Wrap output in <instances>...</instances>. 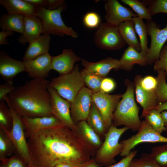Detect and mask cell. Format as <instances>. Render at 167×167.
I'll return each instance as SVG.
<instances>
[{
    "label": "cell",
    "instance_id": "35",
    "mask_svg": "<svg viewBox=\"0 0 167 167\" xmlns=\"http://www.w3.org/2000/svg\"><path fill=\"white\" fill-rule=\"evenodd\" d=\"M150 154L159 167H167V143L153 148Z\"/></svg>",
    "mask_w": 167,
    "mask_h": 167
},
{
    "label": "cell",
    "instance_id": "41",
    "mask_svg": "<svg viewBox=\"0 0 167 167\" xmlns=\"http://www.w3.org/2000/svg\"><path fill=\"white\" fill-rule=\"evenodd\" d=\"M154 64L155 71L162 69L167 76V44L164 45L160 52L159 59L155 61Z\"/></svg>",
    "mask_w": 167,
    "mask_h": 167
},
{
    "label": "cell",
    "instance_id": "13",
    "mask_svg": "<svg viewBox=\"0 0 167 167\" xmlns=\"http://www.w3.org/2000/svg\"><path fill=\"white\" fill-rule=\"evenodd\" d=\"M93 93L84 86L71 103V115L74 122L87 120L92 102Z\"/></svg>",
    "mask_w": 167,
    "mask_h": 167
},
{
    "label": "cell",
    "instance_id": "49",
    "mask_svg": "<svg viewBox=\"0 0 167 167\" xmlns=\"http://www.w3.org/2000/svg\"><path fill=\"white\" fill-rule=\"evenodd\" d=\"M102 166H103L96 161L95 158H92L77 167H102Z\"/></svg>",
    "mask_w": 167,
    "mask_h": 167
},
{
    "label": "cell",
    "instance_id": "46",
    "mask_svg": "<svg viewBox=\"0 0 167 167\" xmlns=\"http://www.w3.org/2000/svg\"><path fill=\"white\" fill-rule=\"evenodd\" d=\"M48 7L47 9L54 10L58 9L61 6L64 5L63 0H47Z\"/></svg>",
    "mask_w": 167,
    "mask_h": 167
},
{
    "label": "cell",
    "instance_id": "48",
    "mask_svg": "<svg viewBox=\"0 0 167 167\" xmlns=\"http://www.w3.org/2000/svg\"><path fill=\"white\" fill-rule=\"evenodd\" d=\"M32 5L38 8L42 7L47 9L48 7L47 0H25Z\"/></svg>",
    "mask_w": 167,
    "mask_h": 167
},
{
    "label": "cell",
    "instance_id": "27",
    "mask_svg": "<svg viewBox=\"0 0 167 167\" xmlns=\"http://www.w3.org/2000/svg\"><path fill=\"white\" fill-rule=\"evenodd\" d=\"M118 26L121 35L126 44L140 52V42L136 36L134 21L132 19L127 20L121 23Z\"/></svg>",
    "mask_w": 167,
    "mask_h": 167
},
{
    "label": "cell",
    "instance_id": "22",
    "mask_svg": "<svg viewBox=\"0 0 167 167\" xmlns=\"http://www.w3.org/2000/svg\"><path fill=\"white\" fill-rule=\"evenodd\" d=\"M42 21L38 16L24 17L23 32L18 37V42L25 45L36 39L43 33Z\"/></svg>",
    "mask_w": 167,
    "mask_h": 167
},
{
    "label": "cell",
    "instance_id": "39",
    "mask_svg": "<svg viewBox=\"0 0 167 167\" xmlns=\"http://www.w3.org/2000/svg\"><path fill=\"white\" fill-rule=\"evenodd\" d=\"M84 25L89 28H97L100 25L101 18L96 12L91 11L86 13L83 18Z\"/></svg>",
    "mask_w": 167,
    "mask_h": 167
},
{
    "label": "cell",
    "instance_id": "42",
    "mask_svg": "<svg viewBox=\"0 0 167 167\" xmlns=\"http://www.w3.org/2000/svg\"><path fill=\"white\" fill-rule=\"evenodd\" d=\"M140 84L144 89L149 91H155L157 82L156 78L152 76L147 75L143 77L141 76Z\"/></svg>",
    "mask_w": 167,
    "mask_h": 167
},
{
    "label": "cell",
    "instance_id": "9",
    "mask_svg": "<svg viewBox=\"0 0 167 167\" xmlns=\"http://www.w3.org/2000/svg\"><path fill=\"white\" fill-rule=\"evenodd\" d=\"M8 106L12 118V127L9 131L3 130L8 135L13 142L15 148L16 154L21 157L29 167H33L21 118L10 107Z\"/></svg>",
    "mask_w": 167,
    "mask_h": 167
},
{
    "label": "cell",
    "instance_id": "37",
    "mask_svg": "<svg viewBox=\"0 0 167 167\" xmlns=\"http://www.w3.org/2000/svg\"><path fill=\"white\" fill-rule=\"evenodd\" d=\"M148 11L152 16L157 13L167 14V0H143Z\"/></svg>",
    "mask_w": 167,
    "mask_h": 167
},
{
    "label": "cell",
    "instance_id": "4",
    "mask_svg": "<svg viewBox=\"0 0 167 167\" xmlns=\"http://www.w3.org/2000/svg\"><path fill=\"white\" fill-rule=\"evenodd\" d=\"M128 129L125 126L118 128L111 125L104 134V141L96 154L95 158L98 163L106 167L115 163V157L120 154L122 149L119 139Z\"/></svg>",
    "mask_w": 167,
    "mask_h": 167
},
{
    "label": "cell",
    "instance_id": "52",
    "mask_svg": "<svg viewBox=\"0 0 167 167\" xmlns=\"http://www.w3.org/2000/svg\"><path fill=\"white\" fill-rule=\"evenodd\" d=\"M54 167H77L75 166L70 164L62 163L58 164L56 165Z\"/></svg>",
    "mask_w": 167,
    "mask_h": 167
},
{
    "label": "cell",
    "instance_id": "30",
    "mask_svg": "<svg viewBox=\"0 0 167 167\" xmlns=\"http://www.w3.org/2000/svg\"><path fill=\"white\" fill-rule=\"evenodd\" d=\"M83 81L84 84L93 93L101 91V85L103 78L93 74L85 69L80 71Z\"/></svg>",
    "mask_w": 167,
    "mask_h": 167
},
{
    "label": "cell",
    "instance_id": "44",
    "mask_svg": "<svg viewBox=\"0 0 167 167\" xmlns=\"http://www.w3.org/2000/svg\"><path fill=\"white\" fill-rule=\"evenodd\" d=\"M116 84L114 80L109 78L104 77L103 79L101 85V91L108 94L115 88Z\"/></svg>",
    "mask_w": 167,
    "mask_h": 167
},
{
    "label": "cell",
    "instance_id": "51",
    "mask_svg": "<svg viewBox=\"0 0 167 167\" xmlns=\"http://www.w3.org/2000/svg\"><path fill=\"white\" fill-rule=\"evenodd\" d=\"M161 113L164 125L165 127L167 126V110L163 111L161 112Z\"/></svg>",
    "mask_w": 167,
    "mask_h": 167
},
{
    "label": "cell",
    "instance_id": "20",
    "mask_svg": "<svg viewBox=\"0 0 167 167\" xmlns=\"http://www.w3.org/2000/svg\"><path fill=\"white\" fill-rule=\"evenodd\" d=\"M140 75H136L134 80L135 93L137 102L143 108L141 117L155 109L159 104L155 91H149L142 88L140 84Z\"/></svg>",
    "mask_w": 167,
    "mask_h": 167
},
{
    "label": "cell",
    "instance_id": "23",
    "mask_svg": "<svg viewBox=\"0 0 167 167\" xmlns=\"http://www.w3.org/2000/svg\"><path fill=\"white\" fill-rule=\"evenodd\" d=\"M0 4L6 9L8 13L28 17L38 15L39 8L25 0H0Z\"/></svg>",
    "mask_w": 167,
    "mask_h": 167
},
{
    "label": "cell",
    "instance_id": "10",
    "mask_svg": "<svg viewBox=\"0 0 167 167\" xmlns=\"http://www.w3.org/2000/svg\"><path fill=\"white\" fill-rule=\"evenodd\" d=\"M151 43L146 57L148 64L152 65L159 59L160 52L167 40V24L160 29V26L152 19L146 24Z\"/></svg>",
    "mask_w": 167,
    "mask_h": 167
},
{
    "label": "cell",
    "instance_id": "14",
    "mask_svg": "<svg viewBox=\"0 0 167 167\" xmlns=\"http://www.w3.org/2000/svg\"><path fill=\"white\" fill-rule=\"evenodd\" d=\"M106 22L118 26L122 23L137 17L130 9L124 7L117 0H107L104 4Z\"/></svg>",
    "mask_w": 167,
    "mask_h": 167
},
{
    "label": "cell",
    "instance_id": "29",
    "mask_svg": "<svg viewBox=\"0 0 167 167\" xmlns=\"http://www.w3.org/2000/svg\"><path fill=\"white\" fill-rule=\"evenodd\" d=\"M132 19L135 23V27L136 33L139 39L141 50L140 53L144 56H146L148 50L147 36L148 31L146 24L143 19L135 17Z\"/></svg>",
    "mask_w": 167,
    "mask_h": 167
},
{
    "label": "cell",
    "instance_id": "19",
    "mask_svg": "<svg viewBox=\"0 0 167 167\" xmlns=\"http://www.w3.org/2000/svg\"><path fill=\"white\" fill-rule=\"evenodd\" d=\"M82 59L71 49H65L60 54L52 56L51 69L62 75L69 73L74 69L75 63Z\"/></svg>",
    "mask_w": 167,
    "mask_h": 167
},
{
    "label": "cell",
    "instance_id": "5",
    "mask_svg": "<svg viewBox=\"0 0 167 167\" xmlns=\"http://www.w3.org/2000/svg\"><path fill=\"white\" fill-rule=\"evenodd\" d=\"M65 7L64 4L54 10L42 7L39 8L37 16L42 23L43 34L60 36L66 35L73 38L78 37V33L71 27L67 26L62 19L61 14Z\"/></svg>",
    "mask_w": 167,
    "mask_h": 167
},
{
    "label": "cell",
    "instance_id": "11",
    "mask_svg": "<svg viewBox=\"0 0 167 167\" xmlns=\"http://www.w3.org/2000/svg\"><path fill=\"white\" fill-rule=\"evenodd\" d=\"M122 94L109 95L100 91L93 93L92 101L101 113L107 131L112 125L113 113Z\"/></svg>",
    "mask_w": 167,
    "mask_h": 167
},
{
    "label": "cell",
    "instance_id": "31",
    "mask_svg": "<svg viewBox=\"0 0 167 167\" xmlns=\"http://www.w3.org/2000/svg\"><path fill=\"white\" fill-rule=\"evenodd\" d=\"M15 152L14 144L8 135L3 130L0 131V159L1 161Z\"/></svg>",
    "mask_w": 167,
    "mask_h": 167
},
{
    "label": "cell",
    "instance_id": "2",
    "mask_svg": "<svg viewBox=\"0 0 167 167\" xmlns=\"http://www.w3.org/2000/svg\"><path fill=\"white\" fill-rule=\"evenodd\" d=\"M49 81L45 78L32 79L15 87L6 100L21 117L34 118L53 115Z\"/></svg>",
    "mask_w": 167,
    "mask_h": 167
},
{
    "label": "cell",
    "instance_id": "34",
    "mask_svg": "<svg viewBox=\"0 0 167 167\" xmlns=\"http://www.w3.org/2000/svg\"><path fill=\"white\" fill-rule=\"evenodd\" d=\"M121 1L130 6L135 12L138 18L147 21L152 20V16L143 1L138 0H121Z\"/></svg>",
    "mask_w": 167,
    "mask_h": 167
},
{
    "label": "cell",
    "instance_id": "16",
    "mask_svg": "<svg viewBox=\"0 0 167 167\" xmlns=\"http://www.w3.org/2000/svg\"><path fill=\"white\" fill-rule=\"evenodd\" d=\"M52 57L48 53L33 59L22 61L28 76L32 79L47 77L51 70Z\"/></svg>",
    "mask_w": 167,
    "mask_h": 167
},
{
    "label": "cell",
    "instance_id": "38",
    "mask_svg": "<svg viewBox=\"0 0 167 167\" xmlns=\"http://www.w3.org/2000/svg\"><path fill=\"white\" fill-rule=\"evenodd\" d=\"M128 167H159L154 161L150 154L143 153L139 158L133 159Z\"/></svg>",
    "mask_w": 167,
    "mask_h": 167
},
{
    "label": "cell",
    "instance_id": "40",
    "mask_svg": "<svg viewBox=\"0 0 167 167\" xmlns=\"http://www.w3.org/2000/svg\"><path fill=\"white\" fill-rule=\"evenodd\" d=\"M1 161L0 167H29L24 160L16 154Z\"/></svg>",
    "mask_w": 167,
    "mask_h": 167
},
{
    "label": "cell",
    "instance_id": "33",
    "mask_svg": "<svg viewBox=\"0 0 167 167\" xmlns=\"http://www.w3.org/2000/svg\"><path fill=\"white\" fill-rule=\"evenodd\" d=\"M144 118L145 120L159 133L161 134L165 131V127L161 112L154 109L147 113Z\"/></svg>",
    "mask_w": 167,
    "mask_h": 167
},
{
    "label": "cell",
    "instance_id": "47",
    "mask_svg": "<svg viewBox=\"0 0 167 167\" xmlns=\"http://www.w3.org/2000/svg\"><path fill=\"white\" fill-rule=\"evenodd\" d=\"M14 34V33L12 31L2 30L0 32V45H9L8 40L6 39V38L8 36L13 35Z\"/></svg>",
    "mask_w": 167,
    "mask_h": 167
},
{
    "label": "cell",
    "instance_id": "24",
    "mask_svg": "<svg viewBox=\"0 0 167 167\" xmlns=\"http://www.w3.org/2000/svg\"><path fill=\"white\" fill-rule=\"evenodd\" d=\"M51 40L50 35L43 34L30 42L22 58L23 61L33 59L48 53Z\"/></svg>",
    "mask_w": 167,
    "mask_h": 167
},
{
    "label": "cell",
    "instance_id": "28",
    "mask_svg": "<svg viewBox=\"0 0 167 167\" xmlns=\"http://www.w3.org/2000/svg\"><path fill=\"white\" fill-rule=\"evenodd\" d=\"M87 120L99 135H104L107 131L102 115L93 101Z\"/></svg>",
    "mask_w": 167,
    "mask_h": 167
},
{
    "label": "cell",
    "instance_id": "43",
    "mask_svg": "<svg viewBox=\"0 0 167 167\" xmlns=\"http://www.w3.org/2000/svg\"><path fill=\"white\" fill-rule=\"evenodd\" d=\"M15 88L13 82H6L0 85V101H6L8 95Z\"/></svg>",
    "mask_w": 167,
    "mask_h": 167
},
{
    "label": "cell",
    "instance_id": "17",
    "mask_svg": "<svg viewBox=\"0 0 167 167\" xmlns=\"http://www.w3.org/2000/svg\"><path fill=\"white\" fill-rule=\"evenodd\" d=\"M21 118L26 138H29L34 133L39 131L63 125L53 115L34 118Z\"/></svg>",
    "mask_w": 167,
    "mask_h": 167
},
{
    "label": "cell",
    "instance_id": "8",
    "mask_svg": "<svg viewBox=\"0 0 167 167\" xmlns=\"http://www.w3.org/2000/svg\"><path fill=\"white\" fill-rule=\"evenodd\" d=\"M167 143V138L154 130L145 120L142 121L141 126L135 135L122 140L120 143L122 149L120 155L122 157L127 156L138 144L143 143Z\"/></svg>",
    "mask_w": 167,
    "mask_h": 167
},
{
    "label": "cell",
    "instance_id": "50",
    "mask_svg": "<svg viewBox=\"0 0 167 167\" xmlns=\"http://www.w3.org/2000/svg\"><path fill=\"white\" fill-rule=\"evenodd\" d=\"M155 109L160 112L167 110V101L159 104L156 107Z\"/></svg>",
    "mask_w": 167,
    "mask_h": 167
},
{
    "label": "cell",
    "instance_id": "12",
    "mask_svg": "<svg viewBox=\"0 0 167 167\" xmlns=\"http://www.w3.org/2000/svg\"><path fill=\"white\" fill-rule=\"evenodd\" d=\"M51 97L53 115L62 124L75 131L76 125L73 121L71 113V102L60 96L54 88L49 87Z\"/></svg>",
    "mask_w": 167,
    "mask_h": 167
},
{
    "label": "cell",
    "instance_id": "18",
    "mask_svg": "<svg viewBox=\"0 0 167 167\" xmlns=\"http://www.w3.org/2000/svg\"><path fill=\"white\" fill-rule=\"evenodd\" d=\"M25 71L23 61L14 59L2 50L0 51V75L6 82H13L18 74Z\"/></svg>",
    "mask_w": 167,
    "mask_h": 167
},
{
    "label": "cell",
    "instance_id": "15",
    "mask_svg": "<svg viewBox=\"0 0 167 167\" xmlns=\"http://www.w3.org/2000/svg\"><path fill=\"white\" fill-rule=\"evenodd\" d=\"M81 140L91 156H94L102 143L99 135L86 121L79 122L74 131Z\"/></svg>",
    "mask_w": 167,
    "mask_h": 167
},
{
    "label": "cell",
    "instance_id": "6",
    "mask_svg": "<svg viewBox=\"0 0 167 167\" xmlns=\"http://www.w3.org/2000/svg\"><path fill=\"white\" fill-rule=\"evenodd\" d=\"M49 86L54 88L62 97L72 102L84 86L79 65L77 64L71 73L52 79Z\"/></svg>",
    "mask_w": 167,
    "mask_h": 167
},
{
    "label": "cell",
    "instance_id": "25",
    "mask_svg": "<svg viewBox=\"0 0 167 167\" xmlns=\"http://www.w3.org/2000/svg\"><path fill=\"white\" fill-rule=\"evenodd\" d=\"M119 62V69L126 71L131 70L135 64L141 66L148 64L145 57L133 47L129 46L125 50Z\"/></svg>",
    "mask_w": 167,
    "mask_h": 167
},
{
    "label": "cell",
    "instance_id": "7",
    "mask_svg": "<svg viewBox=\"0 0 167 167\" xmlns=\"http://www.w3.org/2000/svg\"><path fill=\"white\" fill-rule=\"evenodd\" d=\"M94 42L99 48L108 50H118L126 44L118 26L107 22L101 23L97 28Z\"/></svg>",
    "mask_w": 167,
    "mask_h": 167
},
{
    "label": "cell",
    "instance_id": "32",
    "mask_svg": "<svg viewBox=\"0 0 167 167\" xmlns=\"http://www.w3.org/2000/svg\"><path fill=\"white\" fill-rule=\"evenodd\" d=\"M156 72V77L157 84L155 90L159 103H162L167 101V84L166 81V74L162 69H159Z\"/></svg>",
    "mask_w": 167,
    "mask_h": 167
},
{
    "label": "cell",
    "instance_id": "53",
    "mask_svg": "<svg viewBox=\"0 0 167 167\" xmlns=\"http://www.w3.org/2000/svg\"><path fill=\"white\" fill-rule=\"evenodd\" d=\"M165 131H167V126H165Z\"/></svg>",
    "mask_w": 167,
    "mask_h": 167
},
{
    "label": "cell",
    "instance_id": "26",
    "mask_svg": "<svg viewBox=\"0 0 167 167\" xmlns=\"http://www.w3.org/2000/svg\"><path fill=\"white\" fill-rule=\"evenodd\" d=\"M24 16L9 13L2 14L0 18L2 30L15 32L22 34L24 27Z\"/></svg>",
    "mask_w": 167,
    "mask_h": 167
},
{
    "label": "cell",
    "instance_id": "21",
    "mask_svg": "<svg viewBox=\"0 0 167 167\" xmlns=\"http://www.w3.org/2000/svg\"><path fill=\"white\" fill-rule=\"evenodd\" d=\"M81 61L84 69L102 78L105 77L112 69L115 70L120 69L119 60L111 57L95 62H89L84 59H82Z\"/></svg>",
    "mask_w": 167,
    "mask_h": 167
},
{
    "label": "cell",
    "instance_id": "45",
    "mask_svg": "<svg viewBox=\"0 0 167 167\" xmlns=\"http://www.w3.org/2000/svg\"><path fill=\"white\" fill-rule=\"evenodd\" d=\"M138 151H131L127 156L123 157L119 162L107 167H128L131 160L135 156Z\"/></svg>",
    "mask_w": 167,
    "mask_h": 167
},
{
    "label": "cell",
    "instance_id": "36",
    "mask_svg": "<svg viewBox=\"0 0 167 167\" xmlns=\"http://www.w3.org/2000/svg\"><path fill=\"white\" fill-rule=\"evenodd\" d=\"M12 125V118L10 109L4 101H0V129L10 131Z\"/></svg>",
    "mask_w": 167,
    "mask_h": 167
},
{
    "label": "cell",
    "instance_id": "1",
    "mask_svg": "<svg viewBox=\"0 0 167 167\" xmlns=\"http://www.w3.org/2000/svg\"><path fill=\"white\" fill-rule=\"evenodd\" d=\"M27 143L33 167H54L62 163L77 167L90 159L75 132L64 125L37 131Z\"/></svg>",
    "mask_w": 167,
    "mask_h": 167
},
{
    "label": "cell",
    "instance_id": "3",
    "mask_svg": "<svg viewBox=\"0 0 167 167\" xmlns=\"http://www.w3.org/2000/svg\"><path fill=\"white\" fill-rule=\"evenodd\" d=\"M125 84L126 90L113 113L112 125L116 127L124 125L132 131H138L142 121L139 115V108L135 99L134 83L126 79Z\"/></svg>",
    "mask_w": 167,
    "mask_h": 167
}]
</instances>
